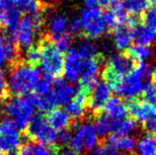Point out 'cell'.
<instances>
[{
	"label": "cell",
	"mask_w": 156,
	"mask_h": 155,
	"mask_svg": "<svg viewBox=\"0 0 156 155\" xmlns=\"http://www.w3.org/2000/svg\"><path fill=\"white\" fill-rule=\"evenodd\" d=\"M9 91L16 96H29L42 80L40 69L27 62H16L7 77Z\"/></svg>",
	"instance_id": "6da1fadb"
},
{
	"label": "cell",
	"mask_w": 156,
	"mask_h": 155,
	"mask_svg": "<svg viewBox=\"0 0 156 155\" xmlns=\"http://www.w3.org/2000/svg\"><path fill=\"white\" fill-rule=\"evenodd\" d=\"M152 71L151 65L146 62H139L129 75L124 77L122 84L115 92L126 99L135 100L149 82L148 79L152 76Z\"/></svg>",
	"instance_id": "7a4b0ae2"
},
{
	"label": "cell",
	"mask_w": 156,
	"mask_h": 155,
	"mask_svg": "<svg viewBox=\"0 0 156 155\" xmlns=\"http://www.w3.org/2000/svg\"><path fill=\"white\" fill-rule=\"evenodd\" d=\"M36 106L30 96H15L8 100L3 107V112L9 119L23 130L28 128L35 116Z\"/></svg>",
	"instance_id": "3957f363"
},
{
	"label": "cell",
	"mask_w": 156,
	"mask_h": 155,
	"mask_svg": "<svg viewBox=\"0 0 156 155\" xmlns=\"http://www.w3.org/2000/svg\"><path fill=\"white\" fill-rule=\"evenodd\" d=\"M42 58L40 60L41 70L43 71L44 78L56 80L60 78L64 68V55L48 37L41 41Z\"/></svg>",
	"instance_id": "277c9868"
},
{
	"label": "cell",
	"mask_w": 156,
	"mask_h": 155,
	"mask_svg": "<svg viewBox=\"0 0 156 155\" xmlns=\"http://www.w3.org/2000/svg\"><path fill=\"white\" fill-rule=\"evenodd\" d=\"M44 20L43 16L26 14L22 17L14 35V42L18 48H28L35 44L38 33L42 31Z\"/></svg>",
	"instance_id": "5b68a950"
},
{
	"label": "cell",
	"mask_w": 156,
	"mask_h": 155,
	"mask_svg": "<svg viewBox=\"0 0 156 155\" xmlns=\"http://www.w3.org/2000/svg\"><path fill=\"white\" fill-rule=\"evenodd\" d=\"M28 136L36 143L48 146L50 148H55L57 144V132L50 125L46 116L42 114L35 115L29 124Z\"/></svg>",
	"instance_id": "8992f818"
},
{
	"label": "cell",
	"mask_w": 156,
	"mask_h": 155,
	"mask_svg": "<svg viewBox=\"0 0 156 155\" xmlns=\"http://www.w3.org/2000/svg\"><path fill=\"white\" fill-rule=\"evenodd\" d=\"M22 145L21 129L7 118L0 120V153L15 154Z\"/></svg>",
	"instance_id": "52a82bcc"
},
{
	"label": "cell",
	"mask_w": 156,
	"mask_h": 155,
	"mask_svg": "<svg viewBox=\"0 0 156 155\" xmlns=\"http://www.w3.org/2000/svg\"><path fill=\"white\" fill-rule=\"evenodd\" d=\"M98 141L99 136L94 125L86 122L77 126L74 133H72L69 145L71 150L81 154L84 151H92L98 145Z\"/></svg>",
	"instance_id": "ba28073f"
},
{
	"label": "cell",
	"mask_w": 156,
	"mask_h": 155,
	"mask_svg": "<svg viewBox=\"0 0 156 155\" xmlns=\"http://www.w3.org/2000/svg\"><path fill=\"white\" fill-rule=\"evenodd\" d=\"M23 14L17 0H0V28H5L8 33L7 36L12 40L14 39Z\"/></svg>",
	"instance_id": "9c48e42d"
},
{
	"label": "cell",
	"mask_w": 156,
	"mask_h": 155,
	"mask_svg": "<svg viewBox=\"0 0 156 155\" xmlns=\"http://www.w3.org/2000/svg\"><path fill=\"white\" fill-rule=\"evenodd\" d=\"M80 20L82 24V32L88 39L95 40L102 37L107 31L102 12L98 8L84 9L81 12Z\"/></svg>",
	"instance_id": "30bf717a"
},
{
	"label": "cell",
	"mask_w": 156,
	"mask_h": 155,
	"mask_svg": "<svg viewBox=\"0 0 156 155\" xmlns=\"http://www.w3.org/2000/svg\"><path fill=\"white\" fill-rule=\"evenodd\" d=\"M103 64V58L101 55L91 58L82 59L80 69V87L91 93L98 84L101 66Z\"/></svg>",
	"instance_id": "8fae6325"
},
{
	"label": "cell",
	"mask_w": 156,
	"mask_h": 155,
	"mask_svg": "<svg viewBox=\"0 0 156 155\" xmlns=\"http://www.w3.org/2000/svg\"><path fill=\"white\" fill-rule=\"evenodd\" d=\"M112 89L105 82L98 83L96 85V87L90 94L88 101V108L93 114H96V116L99 115L106 103L112 98Z\"/></svg>",
	"instance_id": "7c38bea8"
},
{
	"label": "cell",
	"mask_w": 156,
	"mask_h": 155,
	"mask_svg": "<svg viewBox=\"0 0 156 155\" xmlns=\"http://www.w3.org/2000/svg\"><path fill=\"white\" fill-rule=\"evenodd\" d=\"M107 66L124 77L133 70L136 66V62L130 58L128 52H117L110 58Z\"/></svg>",
	"instance_id": "4fadbf2b"
},
{
	"label": "cell",
	"mask_w": 156,
	"mask_h": 155,
	"mask_svg": "<svg viewBox=\"0 0 156 155\" xmlns=\"http://www.w3.org/2000/svg\"><path fill=\"white\" fill-rule=\"evenodd\" d=\"M82 59L77 48H70L64 58L63 73L68 81L73 83L79 82Z\"/></svg>",
	"instance_id": "5bb4252c"
},
{
	"label": "cell",
	"mask_w": 156,
	"mask_h": 155,
	"mask_svg": "<svg viewBox=\"0 0 156 155\" xmlns=\"http://www.w3.org/2000/svg\"><path fill=\"white\" fill-rule=\"evenodd\" d=\"M128 112L135 122L145 124L151 117L156 115V109L145 100H133L128 106Z\"/></svg>",
	"instance_id": "9a60e30c"
},
{
	"label": "cell",
	"mask_w": 156,
	"mask_h": 155,
	"mask_svg": "<svg viewBox=\"0 0 156 155\" xmlns=\"http://www.w3.org/2000/svg\"><path fill=\"white\" fill-rule=\"evenodd\" d=\"M76 94V87L67 81L56 79L52 84V96L57 106L67 105Z\"/></svg>",
	"instance_id": "2e32d148"
},
{
	"label": "cell",
	"mask_w": 156,
	"mask_h": 155,
	"mask_svg": "<svg viewBox=\"0 0 156 155\" xmlns=\"http://www.w3.org/2000/svg\"><path fill=\"white\" fill-rule=\"evenodd\" d=\"M104 114L114 121L125 119L128 114V106L121 97H112L104 106Z\"/></svg>",
	"instance_id": "e0dca14e"
},
{
	"label": "cell",
	"mask_w": 156,
	"mask_h": 155,
	"mask_svg": "<svg viewBox=\"0 0 156 155\" xmlns=\"http://www.w3.org/2000/svg\"><path fill=\"white\" fill-rule=\"evenodd\" d=\"M136 139L133 136H117V134H110L107 145L111 148L116 149L118 151L130 153L135 150L136 147Z\"/></svg>",
	"instance_id": "ac0fdd59"
},
{
	"label": "cell",
	"mask_w": 156,
	"mask_h": 155,
	"mask_svg": "<svg viewBox=\"0 0 156 155\" xmlns=\"http://www.w3.org/2000/svg\"><path fill=\"white\" fill-rule=\"evenodd\" d=\"M47 119L56 132L68 129L72 123V119L69 117L66 111L60 109H55L48 112V116L47 117Z\"/></svg>",
	"instance_id": "d6986e66"
},
{
	"label": "cell",
	"mask_w": 156,
	"mask_h": 155,
	"mask_svg": "<svg viewBox=\"0 0 156 155\" xmlns=\"http://www.w3.org/2000/svg\"><path fill=\"white\" fill-rule=\"evenodd\" d=\"M18 58V47L9 37L0 42V69L9 63L15 62Z\"/></svg>",
	"instance_id": "ffe728a7"
},
{
	"label": "cell",
	"mask_w": 156,
	"mask_h": 155,
	"mask_svg": "<svg viewBox=\"0 0 156 155\" xmlns=\"http://www.w3.org/2000/svg\"><path fill=\"white\" fill-rule=\"evenodd\" d=\"M114 44L119 51L129 50L133 43V32L129 26H118L113 32Z\"/></svg>",
	"instance_id": "44dd1931"
},
{
	"label": "cell",
	"mask_w": 156,
	"mask_h": 155,
	"mask_svg": "<svg viewBox=\"0 0 156 155\" xmlns=\"http://www.w3.org/2000/svg\"><path fill=\"white\" fill-rule=\"evenodd\" d=\"M133 39L137 44L149 47L156 40V31L145 26L144 24L139 23L136 26L131 28Z\"/></svg>",
	"instance_id": "7402d4cb"
},
{
	"label": "cell",
	"mask_w": 156,
	"mask_h": 155,
	"mask_svg": "<svg viewBox=\"0 0 156 155\" xmlns=\"http://www.w3.org/2000/svg\"><path fill=\"white\" fill-rule=\"evenodd\" d=\"M137 155H155L156 154V136L147 133L139 138L136 142Z\"/></svg>",
	"instance_id": "603a6c76"
},
{
	"label": "cell",
	"mask_w": 156,
	"mask_h": 155,
	"mask_svg": "<svg viewBox=\"0 0 156 155\" xmlns=\"http://www.w3.org/2000/svg\"><path fill=\"white\" fill-rule=\"evenodd\" d=\"M115 122L105 114H99L96 116L95 124H94V128H95L98 136H108L112 134Z\"/></svg>",
	"instance_id": "cb8c5ba5"
},
{
	"label": "cell",
	"mask_w": 156,
	"mask_h": 155,
	"mask_svg": "<svg viewBox=\"0 0 156 155\" xmlns=\"http://www.w3.org/2000/svg\"><path fill=\"white\" fill-rule=\"evenodd\" d=\"M17 155H55V150L36 142H28L23 144Z\"/></svg>",
	"instance_id": "d4e9b609"
},
{
	"label": "cell",
	"mask_w": 156,
	"mask_h": 155,
	"mask_svg": "<svg viewBox=\"0 0 156 155\" xmlns=\"http://www.w3.org/2000/svg\"><path fill=\"white\" fill-rule=\"evenodd\" d=\"M137 129V123L133 119L125 118V119L115 122L113 134L117 136H130Z\"/></svg>",
	"instance_id": "484cf974"
},
{
	"label": "cell",
	"mask_w": 156,
	"mask_h": 155,
	"mask_svg": "<svg viewBox=\"0 0 156 155\" xmlns=\"http://www.w3.org/2000/svg\"><path fill=\"white\" fill-rule=\"evenodd\" d=\"M67 22L66 15L63 13L52 15L48 22V28L51 31V34L48 35H58L64 33L67 29Z\"/></svg>",
	"instance_id": "4316f807"
},
{
	"label": "cell",
	"mask_w": 156,
	"mask_h": 155,
	"mask_svg": "<svg viewBox=\"0 0 156 155\" xmlns=\"http://www.w3.org/2000/svg\"><path fill=\"white\" fill-rule=\"evenodd\" d=\"M122 5L129 15L138 17L146 11L149 2L148 0H125L122 1Z\"/></svg>",
	"instance_id": "83f0119b"
},
{
	"label": "cell",
	"mask_w": 156,
	"mask_h": 155,
	"mask_svg": "<svg viewBox=\"0 0 156 155\" xmlns=\"http://www.w3.org/2000/svg\"><path fill=\"white\" fill-rule=\"evenodd\" d=\"M47 37L61 52L70 50L73 39L72 35L69 34L68 32H64L58 35H48Z\"/></svg>",
	"instance_id": "f1b7e54d"
},
{
	"label": "cell",
	"mask_w": 156,
	"mask_h": 155,
	"mask_svg": "<svg viewBox=\"0 0 156 155\" xmlns=\"http://www.w3.org/2000/svg\"><path fill=\"white\" fill-rule=\"evenodd\" d=\"M128 54L130 55L131 58L135 60V62L137 60L139 62H145V60L151 58L153 52L149 47L141 46V44H136L129 48Z\"/></svg>",
	"instance_id": "f546056e"
},
{
	"label": "cell",
	"mask_w": 156,
	"mask_h": 155,
	"mask_svg": "<svg viewBox=\"0 0 156 155\" xmlns=\"http://www.w3.org/2000/svg\"><path fill=\"white\" fill-rule=\"evenodd\" d=\"M102 77H103L104 82L112 89V91H116L119 86L122 84V79H124V77L118 74L117 72H115L108 66L102 72Z\"/></svg>",
	"instance_id": "4dcf8cb0"
},
{
	"label": "cell",
	"mask_w": 156,
	"mask_h": 155,
	"mask_svg": "<svg viewBox=\"0 0 156 155\" xmlns=\"http://www.w3.org/2000/svg\"><path fill=\"white\" fill-rule=\"evenodd\" d=\"M77 51L79 52L81 59L91 58L100 55L97 46L91 41H85V42H83L80 44L79 48H77Z\"/></svg>",
	"instance_id": "1f68e13d"
},
{
	"label": "cell",
	"mask_w": 156,
	"mask_h": 155,
	"mask_svg": "<svg viewBox=\"0 0 156 155\" xmlns=\"http://www.w3.org/2000/svg\"><path fill=\"white\" fill-rule=\"evenodd\" d=\"M26 62L31 65H36L40 63L41 58H42V48L40 43L34 44L33 46L27 48L26 51Z\"/></svg>",
	"instance_id": "d6a6232c"
},
{
	"label": "cell",
	"mask_w": 156,
	"mask_h": 155,
	"mask_svg": "<svg viewBox=\"0 0 156 155\" xmlns=\"http://www.w3.org/2000/svg\"><path fill=\"white\" fill-rule=\"evenodd\" d=\"M142 24L145 26L156 30V7L147 8L146 11L142 14Z\"/></svg>",
	"instance_id": "836d02e7"
},
{
	"label": "cell",
	"mask_w": 156,
	"mask_h": 155,
	"mask_svg": "<svg viewBox=\"0 0 156 155\" xmlns=\"http://www.w3.org/2000/svg\"><path fill=\"white\" fill-rule=\"evenodd\" d=\"M142 93L145 98V101L150 103L156 109V84L148 82L145 85Z\"/></svg>",
	"instance_id": "e575fe53"
},
{
	"label": "cell",
	"mask_w": 156,
	"mask_h": 155,
	"mask_svg": "<svg viewBox=\"0 0 156 155\" xmlns=\"http://www.w3.org/2000/svg\"><path fill=\"white\" fill-rule=\"evenodd\" d=\"M102 16H103L104 22L108 29H115V28H117L119 26L116 14L114 13V11L112 9H107L102 13Z\"/></svg>",
	"instance_id": "d590c367"
},
{
	"label": "cell",
	"mask_w": 156,
	"mask_h": 155,
	"mask_svg": "<svg viewBox=\"0 0 156 155\" xmlns=\"http://www.w3.org/2000/svg\"><path fill=\"white\" fill-rule=\"evenodd\" d=\"M67 29L68 33L71 35H77L82 32V24L81 20L77 16H73L70 20L67 22Z\"/></svg>",
	"instance_id": "8d00e7d4"
},
{
	"label": "cell",
	"mask_w": 156,
	"mask_h": 155,
	"mask_svg": "<svg viewBox=\"0 0 156 155\" xmlns=\"http://www.w3.org/2000/svg\"><path fill=\"white\" fill-rule=\"evenodd\" d=\"M8 92H9V87H8L7 76L2 69H0V101L6 99Z\"/></svg>",
	"instance_id": "74e56055"
},
{
	"label": "cell",
	"mask_w": 156,
	"mask_h": 155,
	"mask_svg": "<svg viewBox=\"0 0 156 155\" xmlns=\"http://www.w3.org/2000/svg\"><path fill=\"white\" fill-rule=\"evenodd\" d=\"M71 136H72V133L69 129L57 132V143H59L61 145L68 144L71 140Z\"/></svg>",
	"instance_id": "f35d334b"
},
{
	"label": "cell",
	"mask_w": 156,
	"mask_h": 155,
	"mask_svg": "<svg viewBox=\"0 0 156 155\" xmlns=\"http://www.w3.org/2000/svg\"><path fill=\"white\" fill-rule=\"evenodd\" d=\"M144 129L149 134L156 136V115L151 117L150 119L144 124Z\"/></svg>",
	"instance_id": "ab89813d"
},
{
	"label": "cell",
	"mask_w": 156,
	"mask_h": 155,
	"mask_svg": "<svg viewBox=\"0 0 156 155\" xmlns=\"http://www.w3.org/2000/svg\"><path fill=\"white\" fill-rule=\"evenodd\" d=\"M118 1H120V0H97V3H98V6L108 8V7H112L114 4H116Z\"/></svg>",
	"instance_id": "60d3db41"
},
{
	"label": "cell",
	"mask_w": 156,
	"mask_h": 155,
	"mask_svg": "<svg viewBox=\"0 0 156 155\" xmlns=\"http://www.w3.org/2000/svg\"><path fill=\"white\" fill-rule=\"evenodd\" d=\"M83 2L86 9H93V8H97L98 6L97 0H83Z\"/></svg>",
	"instance_id": "b9f144b4"
},
{
	"label": "cell",
	"mask_w": 156,
	"mask_h": 155,
	"mask_svg": "<svg viewBox=\"0 0 156 155\" xmlns=\"http://www.w3.org/2000/svg\"><path fill=\"white\" fill-rule=\"evenodd\" d=\"M103 155H122V152L118 151V150H116V149L111 148L110 146H109L108 150H107V151Z\"/></svg>",
	"instance_id": "7bdbcfd3"
},
{
	"label": "cell",
	"mask_w": 156,
	"mask_h": 155,
	"mask_svg": "<svg viewBox=\"0 0 156 155\" xmlns=\"http://www.w3.org/2000/svg\"><path fill=\"white\" fill-rule=\"evenodd\" d=\"M58 155H81V154L73 151V150H71V149H64Z\"/></svg>",
	"instance_id": "ee69618b"
},
{
	"label": "cell",
	"mask_w": 156,
	"mask_h": 155,
	"mask_svg": "<svg viewBox=\"0 0 156 155\" xmlns=\"http://www.w3.org/2000/svg\"><path fill=\"white\" fill-rule=\"evenodd\" d=\"M29 1H30V0H17V4H18V6H19L20 9L22 10V12H23L24 7H25V5Z\"/></svg>",
	"instance_id": "f6af8a7d"
},
{
	"label": "cell",
	"mask_w": 156,
	"mask_h": 155,
	"mask_svg": "<svg viewBox=\"0 0 156 155\" xmlns=\"http://www.w3.org/2000/svg\"><path fill=\"white\" fill-rule=\"evenodd\" d=\"M7 37L8 36L5 34V33H4V31L1 29V28H0V42H3V41L7 38Z\"/></svg>",
	"instance_id": "bcb514c9"
},
{
	"label": "cell",
	"mask_w": 156,
	"mask_h": 155,
	"mask_svg": "<svg viewBox=\"0 0 156 155\" xmlns=\"http://www.w3.org/2000/svg\"><path fill=\"white\" fill-rule=\"evenodd\" d=\"M152 77H153V79H154L155 83H156V68H155L154 70L152 71Z\"/></svg>",
	"instance_id": "7dc6e473"
},
{
	"label": "cell",
	"mask_w": 156,
	"mask_h": 155,
	"mask_svg": "<svg viewBox=\"0 0 156 155\" xmlns=\"http://www.w3.org/2000/svg\"><path fill=\"white\" fill-rule=\"evenodd\" d=\"M148 2H149V4H152L153 6L156 7V0H148Z\"/></svg>",
	"instance_id": "c3c4849f"
},
{
	"label": "cell",
	"mask_w": 156,
	"mask_h": 155,
	"mask_svg": "<svg viewBox=\"0 0 156 155\" xmlns=\"http://www.w3.org/2000/svg\"><path fill=\"white\" fill-rule=\"evenodd\" d=\"M0 155H5V154H3V153H0Z\"/></svg>",
	"instance_id": "681fc988"
},
{
	"label": "cell",
	"mask_w": 156,
	"mask_h": 155,
	"mask_svg": "<svg viewBox=\"0 0 156 155\" xmlns=\"http://www.w3.org/2000/svg\"><path fill=\"white\" fill-rule=\"evenodd\" d=\"M155 155H156V154H155Z\"/></svg>",
	"instance_id": "f907efd6"
}]
</instances>
